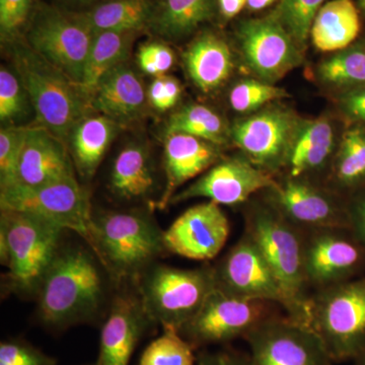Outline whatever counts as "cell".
Wrapping results in <instances>:
<instances>
[{"label": "cell", "mask_w": 365, "mask_h": 365, "mask_svg": "<svg viewBox=\"0 0 365 365\" xmlns=\"http://www.w3.org/2000/svg\"><path fill=\"white\" fill-rule=\"evenodd\" d=\"M57 360L21 339L0 343V365H56Z\"/></svg>", "instance_id": "obj_40"}, {"label": "cell", "mask_w": 365, "mask_h": 365, "mask_svg": "<svg viewBox=\"0 0 365 365\" xmlns=\"http://www.w3.org/2000/svg\"><path fill=\"white\" fill-rule=\"evenodd\" d=\"M216 11L217 0H157L150 29L165 39H182L210 21Z\"/></svg>", "instance_id": "obj_28"}, {"label": "cell", "mask_w": 365, "mask_h": 365, "mask_svg": "<svg viewBox=\"0 0 365 365\" xmlns=\"http://www.w3.org/2000/svg\"><path fill=\"white\" fill-rule=\"evenodd\" d=\"M62 1L66 2V4H72V6H88L93 4L96 0H62Z\"/></svg>", "instance_id": "obj_49"}, {"label": "cell", "mask_w": 365, "mask_h": 365, "mask_svg": "<svg viewBox=\"0 0 365 365\" xmlns=\"http://www.w3.org/2000/svg\"><path fill=\"white\" fill-rule=\"evenodd\" d=\"M360 11L353 0H331L319 9L311 29L312 43L319 51L337 52L359 40Z\"/></svg>", "instance_id": "obj_26"}, {"label": "cell", "mask_w": 365, "mask_h": 365, "mask_svg": "<svg viewBox=\"0 0 365 365\" xmlns=\"http://www.w3.org/2000/svg\"><path fill=\"white\" fill-rule=\"evenodd\" d=\"M325 0H279L270 14L304 49L314 19Z\"/></svg>", "instance_id": "obj_35"}, {"label": "cell", "mask_w": 365, "mask_h": 365, "mask_svg": "<svg viewBox=\"0 0 365 365\" xmlns=\"http://www.w3.org/2000/svg\"><path fill=\"white\" fill-rule=\"evenodd\" d=\"M95 35L83 14L38 4L24 38L43 58L83 86Z\"/></svg>", "instance_id": "obj_8"}, {"label": "cell", "mask_w": 365, "mask_h": 365, "mask_svg": "<svg viewBox=\"0 0 365 365\" xmlns=\"http://www.w3.org/2000/svg\"><path fill=\"white\" fill-rule=\"evenodd\" d=\"M105 272L91 248L61 246L36 294L41 323L61 331L95 321L107 300Z\"/></svg>", "instance_id": "obj_1"}, {"label": "cell", "mask_w": 365, "mask_h": 365, "mask_svg": "<svg viewBox=\"0 0 365 365\" xmlns=\"http://www.w3.org/2000/svg\"><path fill=\"white\" fill-rule=\"evenodd\" d=\"M196 365H251L250 355L235 350L202 352L197 356Z\"/></svg>", "instance_id": "obj_44"}, {"label": "cell", "mask_w": 365, "mask_h": 365, "mask_svg": "<svg viewBox=\"0 0 365 365\" xmlns=\"http://www.w3.org/2000/svg\"><path fill=\"white\" fill-rule=\"evenodd\" d=\"M338 143L330 120L325 117L304 120L288 157L287 176L311 180L309 177L324 172L332 165Z\"/></svg>", "instance_id": "obj_23"}, {"label": "cell", "mask_w": 365, "mask_h": 365, "mask_svg": "<svg viewBox=\"0 0 365 365\" xmlns=\"http://www.w3.org/2000/svg\"><path fill=\"white\" fill-rule=\"evenodd\" d=\"M137 294L153 325L181 330L216 287L213 266L180 269L153 264L136 281Z\"/></svg>", "instance_id": "obj_6"}, {"label": "cell", "mask_w": 365, "mask_h": 365, "mask_svg": "<svg viewBox=\"0 0 365 365\" xmlns=\"http://www.w3.org/2000/svg\"><path fill=\"white\" fill-rule=\"evenodd\" d=\"M317 76L322 85L338 93L365 86V39H359L319 62Z\"/></svg>", "instance_id": "obj_32"}, {"label": "cell", "mask_w": 365, "mask_h": 365, "mask_svg": "<svg viewBox=\"0 0 365 365\" xmlns=\"http://www.w3.org/2000/svg\"><path fill=\"white\" fill-rule=\"evenodd\" d=\"M26 126H6L0 130V190L16 181Z\"/></svg>", "instance_id": "obj_38"}, {"label": "cell", "mask_w": 365, "mask_h": 365, "mask_svg": "<svg viewBox=\"0 0 365 365\" xmlns=\"http://www.w3.org/2000/svg\"><path fill=\"white\" fill-rule=\"evenodd\" d=\"M182 133L198 137L216 145L230 141V127L217 112L200 104L185 106L169 118L165 135Z\"/></svg>", "instance_id": "obj_33"}, {"label": "cell", "mask_w": 365, "mask_h": 365, "mask_svg": "<svg viewBox=\"0 0 365 365\" xmlns=\"http://www.w3.org/2000/svg\"><path fill=\"white\" fill-rule=\"evenodd\" d=\"M353 361H354V365H365V345Z\"/></svg>", "instance_id": "obj_50"}, {"label": "cell", "mask_w": 365, "mask_h": 365, "mask_svg": "<svg viewBox=\"0 0 365 365\" xmlns=\"http://www.w3.org/2000/svg\"><path fill=\"white\" fill-rule=\"evenodd\" d=\"M332 190L348 197L365 187V127L348 125L331 165Z\"/></svg>", "instance_id": "obj_29"}, {"label": "cell", "mask_w": 365, "mask_h": 365, "mask_svg": "<svg viewBox=\"0 0 365 365\" xmlns=\"http://www.w3.org/2000/svg\"><path fill=\"white\" fill-rule=\"evenodd\" d=\"M137 62L148 76H165L175 64V53L165 43L151 42L139 48Z\"/></svg>", "instance_id": "obj_41"}, {"label": "cell", "mask_w": 365, "mask_h": 365, "mask_svg": "<svg viewBox=\"0 0 365 365\" xmlns=\"http://www.w3.org/2000/svg\"><path fill=\"white\" fill-rule=\"evenodd\" d=\"M32 107L30 98L18 73L7 67L0 69V120L6 126H18L16 122L28 115Z\"/></svg>", "instance_id": "obj_37"}, {"label": "cell", "mask_w": 365, "mask_h": 365, "mask_svg": "<svg viewBox=\"0 0 365 365\" xmlns=\"http://www.w3.org/2000/svg\"><path fill=\"white\" fill-rule=\"evenodd\" d=\"M4 43L30 98L36 124L67 144L76 125L93 112L88 91L38 54L24 36Z\"/></svg>", "instance_id": "obj_3"}, {"label": "cell", "mask_w": 365, "mask_h": 365, "mask_svg": "<svg viewBox=\"0 0 365 365\" xmlns=\"http://www.w3.org/2000/svg\"><path fill=\"white\" fill-rule=\"evenodd\" d=\"M268 201L302 232L348 227L347 197L312 180L285 176L262 192Z\"/></svg>", "instance_id": "obj_13"}, {"label": "cell", "mask_w": 365, "mask_h": 365, "mask_svg": "<svg viewBox=\"0 0 365 365\" xmlns=\"http://www.w3.org/2000/svg\"><path fill=\"white\" fill-rule=\"evenodd\" d=\"M74 170L68 146L63 140L40 125L25 127L14 185L41 186L76 177Z\"/></svg>", "instance_id": "obj_19"}, {"label": "cell", "mask_w": 365, "mask_h": 365, "mask_svg": "<svg viewBox=\"0 0 365 365\" xmlns=\"http://www.w3.org/2000/svg\"><path fill=\"white\" fill-rule=\"evenodd\" d=\"M150 325L138 294L116 295L101 331L96 365H129L139 340Z\"/></svg>", "instance_id": "obj_21"}, {"label": "cell", "mask_w": 365, "mask_h": 365, "mask_svg": "<svg viewBox=\"0 0 365 365\" xmlns=\"http://www.w3.org/2000/svg\"><path fill=\"white\" fill-rule=\"evenodd\" d=\"M304 271L312 292L365 273V246L348 227L302 232Z\"/></svg>", "instance_id": "obj_12"}, {"label": "cell", "mask_w": 365, "mask_h": 365, "mask_svg": "<svg viewBox=\"0 0 365 365\" xmlns=\"http://www.w3.org/2000/svg\"><path fill=\"white\" fill-rule=\"evenodd\" d=\"M184 63L189 78L203 93L218 90L234 69L230 46L212 32L201 34L188 46Z\"/></svg>", "instance_id": "obj_24"}, {"label": "cell", "mask_w": 365, "mask_h": 365, "mask_svg": "<svg viewBox=\"0 0 365 365\" xmlns=\"http://www.w3.org/2000/svg\"><path fill=\"white\" fill-rule=\"evenodd\" d=\"M37 6V0H0V34L4 42L24 36Z\"/></svg>", "instance_id": "obj_39"}, {"label": "cell", "mask_w": 365, "mask_h": 365, "mask_svg": "<svg viewBox=\"0 0 365 365\" xmlns=\"http://www.w3.org/2000/svg\"><path fill=\"white\" fill-rule=\"evenodd\" d=\"M135 34L117 31L96 33L88 53L83 81V88L88 95L108 71L125 63Z\"/></svg>", "instance_id": "obj_31"}, {"label": "cell", "mask_w": 365, "mask_h": 365, "mask_svg": "<svg viewBox=\"0 0 365 365\" xmlns=\"http://www.w3.org/2000/svg\"><path fill=\"white\" fill-rule=\"evenodd\" d=\"M302 121L287 108L270 106L235 122L230 141L250 162L276 177L287 167Z\"/></svg>", "instance_id": "obj_11"}, {"label": "cell", "mask_w": 365, "mask_h": 365, "mask_svg": "<svg viewBox=\"0 0 365 365\" xmlns=\"http://www.w3.org/2000/svg\"><path fill=\"white\" fill-rule=\"evenodd\" d=\"M251 365H327L333 362L309 327L274 316L244 338Z\"/></svg>", "instance_id": "obj_15"}, {"label": "cell", "mask_w": 365, "mask_h": 365, "mask_svg": "<svg viewBox=\"0 0 365 365\" xmlns=\"http://www.w3.org/2000/svg\"><path fill=\"white\" fill-rule=\"evenodd\" d=\"M230 232L222 206L207 201L187 209L163 230V242L167 253L190 260L210 261L222 252Z\"/></svg>", "instance_id": "obj_18"}, {"label": "cell", "mask_w": 365, "mask_h": 365, "mask_svg": "<svg viewBox=\"0 0 365 365\" xmlns=\"http://www.w3.org/2000/svg\"><path fill=\"white\" fill-rule=\"evenodd\" d=\"M244 222L245 234L263 255L287 294L289 309L285 316L309 327L313 292L304 276L302 230L265 199L253 198L245 204Z\"/></svg>", "instance_id": "obj_2"}, {"label": "cell", "mask_w": 365, "mask_h": 365, "mask_svg": "<svg viewBox=\"0 0 365 365\" xmlns=\"http://www.w3.org/2000/svg\"><path fill=\"white\" fill-rule=\"evenodd\" d=\"M163 170L165 185L162 196L153 203L165 210L173 197L186 182L200 177L223 158L222 148L204 139L187 134L174 133L165 136Z\"/></svg>", "instance_id": "obj_20"}, {"label": "cell", "mask_w": 365, "mask_h": 365, "mask_svg": "<svg viewBox=\"0 0 365 365\" xmlns=\"http://www.w3.org/2000/svg\"><path fill=\"white\" fill-rule=\"evenodd\" d=\"M327 365H333V364H332V362H331V364H327Z\"/></svg>", "instance_id": "obj_52"}, {"label": "cell", "mask_w": 365, "mask_h": 365, "mask_svg": "<svg viewBox=\"0 0 365 365\" xmlns=\"http://www.w3.org/2000/svg\"><path fill=\"white\" fill-rule=\"evenodd\" d=\"M247 7V0H217V11L225 20H232Z\"/></svg>", "instance_id": "obj_47"}, {"label": "cell", "mask_w": 365, "mask_h": 365, "mask_svg": "<svg viewBox=\"0 0 365 365\" xmlns=\"http://www.w3.org/2000/svg\"><path fill=\"white\" fill-rule=\"evenodd\" d=\"M90 98L93 111L120 123L140 115L148 93L139 76L124 63L108 71L91 91Z\"/></svg>", "instance_id": "obj_22"}, {"label": "cell", "mask_w": 365, "mask_h": 365, "mask_svg": "<svg viewBox=\"0 0 365 365\" xmlns=\"http://www.w3.org/2000/svg\"><path fill=\"white\" fill-rule=\"evenodd\" d=\"M118 130L119 123L102 114L90 115L76 125L67 144L79 176H95Z\"/></svg>", "instance_id": "obj_25"}, {"label": "cell", "mask_w": 365, "mask_h": 365, "mask_svg": "<svg viewBox=\"0 0 365 365\" xmlns=\"http://www.w3.org/2000/svg\"><path fill=\"white\" fill-rule=\"evenodd\" d=\"M155 174L150 153L139 144H129L118 153L113 163L109 188L124 201L148 198L155 189Z\"/></svg>", "instance_id": "obj_27"}, {"label": "cell", "mask_w": 365, "mask_h": 365, "mask_svg": "<svg viewBox=\"0 0 365 365\" xmlns=\"http://www.w3.org/2000/svg\"><path fill=\"white\" fill-rule=\"evenodd\" d=\"M93 253L117 282H136L167 253L163 230L148 211H98L93 212Z\"/></svg>", "instance_id": "obj_4"}, {"label": "cell", "mask_w": 365, "mask_h": 365, "mask_svg": "<svg viewBox=\"0 0 365 365\" xmlns=\"http://www.w3.org/2000/svg\"><path fill=\"white\" fill-rule=\"evenodd\" d=\"M357 6H359L360 13L365 16V0H359V2H357Z\"/></svg>", "instance_id": "obj_51"}, {"label": "cell", "mask_w": 365, "mask_h": 365, "mask_svg": "<svg viewBox=\"0 0 365 365\" xmlns=\"http://www.w3.org/2000/svg\"><path fill=\"white\" fill-rule=\"evenodd\" d=\"M213 269L216 287L242 299L272 302L287 314L289 302L277 276L245 232Z\"/></svg>", "instance_id": "obj_17"}, {"label": "cell", "mask_w": 365, "mask_h": 365, "mask_svg": "<svg viewBox=\"0 0 365 365\" xmlns=\"http://www.w3.org/2000/svg\"><path fill=\"white\" fill-rule=\"evenodd\" d=\"M235 36L245 64L266 83L275 85L304 59V49L270 14L241 21Z\"/></svg>", "instance_id": "obj_14"}, {"label": "cell", "mask_w": 365, "mask_h": 365, "mask_svg": "<svg viewBox=\"0 0 365 365\" xmlns=\"http://www.w3.org/2000/svg\"><path fill=\"white\" fill-rule=\"evenodd\" d=\"M289 98L284 88L260 79H244L232 86L228 100L230 107L242 114H252L264 106Z\"/></svg>", "instance_id": "obj_36"}, {"label": "cell", "mask_w": 365, "mask_h": 365, "mask_svg": "<svg viewBox=\"0 0 365 365\" xmlns=\"http://www.w3.org/2000/svg\"><path fill=\"white\" fill-rule=\"evenodd\" d=\"M348 228L365 246V187L347 197Z\"/></svg>", "instance_id": "obj_43"}, {"label": "cell", "mask_w": 365, "mask_h": 365, "mask_svg": "<svg viewBox=\"0 0 365 365\" xmlns=\"http://www.w3.org/2000/svg\"><path fill=\"white\" fill-rule=\"evenodd\" d=\"M309 314L330 359L354 360L365 345V273L313 292Z\"/></svg>", "instance_id": "obj_7"}, {"label": "cell", "mask_w": 365, "mask_h": 365, "mask_svg": "<svg viewBox=\"0 0 365 365\" xmlns=\"http://www.w3.org/2000/svg\"><path fill=\"white\" fill-rule=\"evenodd\" d=\"M276 181V177L242 155L222 158L188 187L178 192L170 205L205 198L220 206H242L257 194L272 188Z\"/></svg>", "instance_id": "obj_16"}, {"label": "cell", "mask_w": 365, "mask_h": 365, "mask_svg": "<svg viewBox=\"0 0 365 365\" xmlns=\"http://www.w3.org/2000/svg\"><path fill=\"white\" fill-rule=\"evenodd\" d=\"M274 307L278 306L264 300L242 299L215 287L198 313L179 332L196 349L225 344L246 337L264 321L277 316Z\"/></svg>", "instance_id": "obj_10"}, {"label": "cell", "mask_w": 365, "mask_h": 365, "mask_svg": "<svg viewBox=\"0 0 365 365\" xmlns=\"http://www.w3.org/2000/svg\"><path fill=\"white\" fill-rule=\"evenodd\" d=\"M182 88L179 81L173 76H165V111L172 109L181 97Z\"/></svg>", "instance_id": "obj_46"}, {"label": "cell", "mask_w": 365, "mask_h": 365, "mask_svg": "<svg viewBox=\"0 0 365 365\" xmlns=\"http://www.w3.org/2000/svg\"><path fill=\"white\" fill-rule=\"evenodd\" d=\"M88 365H96V364H88Z\"/></svg>", "instance_id": "obj_53"}, {"label": "cell", "mask_w": 365, "mask_h": 365, "mask_svg": "<svg viewBox=\"0 0 365 365\" xmlns=\"http://www.w3.org/2000/svg\"><path fill=\"white\" fill-rule=\"evenodd\" d=\"M337 106L349 125L365 127V86L338 93Z\"/></svg>", "instance_id": "obj_42"}, {"label": "cell", "mask_w": 365, "mask_h": 365, "mask_svg": "<svg viewBox=\"0 0 365 365\" xmlns=\"http://www.w3.org/2000/svg\"><path fill=\"white\" fill-rule=\"evenodd\" d=\"M0 207L39 216L78 234L95 249L93 210L88 190L76 177L36 187L13 185L0 190Z\"/></svg>", "instance_id": "obj_9"}, {"label": "cell", "mask_w": 365, "mask_h": 365, "mask_svg": "<svg viewBox=\"0 0 365 365\" xmlns=\"http://www.w3.org/2000/svg\"><path fill=\"white\" fill-rule=\"evenodd\" d=\"M64 230L39 216L1 209L0 260L7 268L4 287L20 294H36L61 248Z\"/></svg>", "instance_id": "obj_5"}, {"label": "cell", "mask_w": 365, "mask_h": 365, "mask_svg": "<svg viewBox=\"0 0 365 365\" xmlns=\"http://www.w3.org/2000/svg\"><path fill=\"white\" fill-rule=\"evenodd\" d=\"M155 6L157 0H106L81 14L96 33H137L150 29Z\"/></svg>", "instance_id": "obj_30"}, {"label": "cell", "mask_w": 365, "mask_h": 365, "mask_svg": "<svg viewBox=\"0 0 365 365\" xmlns=\"http://www.w3.org/2000/svg\"><path fill=\"white\" fill-rule=\"evenodd\" d=\"M163 330L145 348L138 365H196V348L177 329L163 327Z\"/></svg>", "instance_id": "obj_34"}, {"label": "cell", "mask_w": 365, "mask_h": 365, "mask_svg": "<svg viewBox=\"0 0 365 365\" xmlns=\"http://www.w3.org/2000/svg\"><path fill=\"white\" fill-rule=\"evenodd\" d=\"M279 0H247V7L251 11H260Z\"/></svg>", "instance_id": "obj_48"}, {"label": "cell", "mask_w": 365, "mask_h": 365, "mask_svg": "<svg viewBox=\"0 0 365 365\" xmlns=\"http://www.w3.org/2000/svg\"><path fill=\"white\" fill-rule=\"evenodd\" d=\"M165 76H157L148 91V98L151 106L162 112H165Z\"/></svg>", "instance_id": "obj_45"}]
</instances>
